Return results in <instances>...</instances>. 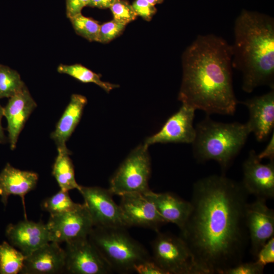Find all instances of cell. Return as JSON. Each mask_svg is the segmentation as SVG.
I'll return each mask as SVG.
<instances>
[{
	"instance_id": "17",
	"label": "cell",
	"mask_w": 274,
	"mask_h": 274,
	"mask_svg": "<svg viewBox=\"0 0 274 274\" xmlns=\"http://www.w3.org/2000/svg\"><path fill=\"white\" fill-rule=\"evenodd\" d=\"M37 107L26 86L10 97L4 108V116L7 120L8 138L11 150H14L19 135L29 115Z\"/></svg>"
},
{
	"instance_id": "30",
	"label": "cell",
	"mask_w": 274,
	"mask_h": 274,
	"mask_svg": "<svg viewBox=\"0 0 274 274\" xmlns=\"http://www.w3.org/2000/svg\"><path fill=\"white\" fill-rule=\"evenodd\" d=\"M264 266L256 261L254 262H241L236 265L228 269L224 274H262Z\"/></svg>"
},
{
	"instance_id": "24",
	"label": "cell",
	"mask_w": 274,
	"mask_h": 274,
	"mask_svg": "<svg viewBox=\"0 0 274 274\" xmlns=\"http://www.w3.org/2000/svg\"><path fill=\"white\" fill-rule=\"evenodd\" d=\"M25 256L6 242L0 244V273H20Z\"/></svg>"
},
{
	"instance_id": "16",
	"label": "cell",
	"mask_w": 274,
	"mask_h": 274,
	"mask_svg": "<svg viewBox=\"0 0 274 274\" xmlns=\"http://www.w3.org/2000/svg\"><path fill=\"white\" fill-rule=\"evenodd\" d=\"M248 109L249 119L246 123L258 142L265 141L274 126V90L241 102Z\"/></svg>"
},
{
	"instance_id": "2",
	"label": "cell",
	"mask_w": 274,
	"mask_h": 274,
	"mask_svg": "<svg viewBox=\"0 0 274 274\" xmlns=\"http://www.w3.org/2000/svg\"><path fill=\"white\" fill-rule=\"evenodd\" d=\"M231 46L214 35L199 36L182 56L178 99L208 115H233L238 101L232 84Z\"/></svg>"
},
{
	"instance_id": "21",
	"label": "cell",
	"mask_w": 274,
	"mask_h": 274,
	"mask_svg": "<svg viewBox=\"0 0 274 274\" xmlns=\"http://www.w3.org/2000/svg\"><path fill=\"white\" fill-rule=\"evenodd\" d=\"M86 98L81 94H73L64 113L58 122L51 138L55 142L57 151H68L66 142L80 121Z\"/></svg>"
},
{
	"instance_id": "19",
	"label": "cell",
	"mask_w": 274,
	"mask_h": 274,
	"mask_svg": "<svg viewBox=\"0 0 274 274\" xmlns=\"http://www.w3.org/2000/svg\"><path fill=\"white\" fill-rule=\"evenodd\" d=\"M38 181V175L32 172L21 170L7 163L0 173V195L6 206L10 195L19 196L25 211L24 196L33 190Z\"/></svg>"
},
{
	"instance_id": "28",
	"label": "cell",
	"mask_w": 274,
	"mask_h": 274,
	"mask_svg": "<svg viewBox=\"0 0 274 274\" xmlns=\"http://www.w3.org/2000/svg\"><path fill=\"white\" fill-rule=\"evenodd\" d=\"M109 9L113 19L125 25L134 21L138 16L132 5L126 0H114Z\"/></svg>"
},
{
	"instance_id": "22",
	"label": "cell",
	"mask_w": 274,
	"mask_h": 274,
	"mask_svg": "<svg viewBox=\"0 0 274 274\" xmlns=\"http://www.w3.org/2000/svg\"><path fill=\"white\" fill-rule=\"evenodd\" d=\"M71 151H58L53 166L52 174L61 190L68 191L80 188L76 182L73 164L69 157Z\"/></svg>"
},
{
	"instance_id": "7",
	"label": "cell",
	"mask_w": 274,
	"mask_h": 274,
	"mask_svg": "<svg viewBox=\"0 0 274 274\" xmlns=\"http://www.w3.org/2000/svg\"><path fill=\"white\" fill-rule=\"evenodd\" d=\"M152 249V259L167 274H202L180 236L158 231Z\"/></svg>"
},
{
	"instance_id": "3",
	"label": "cell",
	"mask_w": 274,
	"mask_h": 274,
	"mask_svg": "<svg viewBox=\"0 0 274 274\" xmlns=\"http://www.w3.org/2000/svg\"><path fill=\"white\" fill-rule=\"evenodd\" d=\"M232 67L243 75L242 88L250 93L261 85L274 87V21L257 12L243 10L234 25Z\"/></svg>"
},
{
	"instance_id": "8",
	"label": "cell",
	"mask_w": 274,
	"mask_h": 274,
	"mask_svg": "<svg viewBox=\"0 0 274 274\" xmlns=\"http://www.w3.org/2000/svg\"><path fill=\"white\" fill-rule=\"evenodd\" d=\"M46 224L50 241L57 243L88 237L94 227L84 203L68 212L50 215Z\"/></svg>"
},
{
	"instance_id": "15",
	"label": "cell",
	"mask_w": 274,
	"mask_h": 274,
	"mask_svg": "<svg viewBox=\"0 0 274 274\" xmlns=\"http://www.w3.org/2000/svg\"><path fill=\"white\" fill-rule=\"evenodd\" d=\"M6 235L11 245L19 249L25 257L50 242L46 224L27 219L9 224Z\"/></svg>"
},
{
	"instance_id": "11",
	"label": "cell",
	"mask_w": 274,
	"mask_h": 274,
	"mask_svg": "<svg viewBox=\"0 0 274 274\" xmlns=\"http://www.w3.org/2000/svg\"><path fill=\"white\" fill-rule=\"evenodd\" d=\"M245 222L248 231L250 252L255 259L261 248L274 236V211L266 200L256 198L247 204Z\"/></svg>"
},
{
	"instance_id": "27",
	"label": "cell",
	"mask_w": 274,
	"mask_h": 274,
	"mask_svg": "<svg viewBox=\"0 0 274 274\" xmlns=\"http://www.w3.org/2000/svg\"><path fill=\"white\" fill-rule=\"evenodd\" d=\"M70 19L77 34L90 42H97L100 27L97 21L83 15L82 13Z\"/></svg>"
},
{
	"instance_id": "38",
	"label": "cell",
	"mask_w": 274,
	"mask_h": 274,
	"mask_svg": "<svg viewBox=\"0 0 274 274\" xmlns=\"http://www.w3.org/2000/svg\"><path fill=\"white\" fill-rule=\"evenodd\" d=\"M150 4L155 6L157 4L162 3L164 0H146Z\"/></svg>"
},
{
	"instance_id": "10",
	"label": "cell",
	"mask_w": 274,
	"mask_h": 274,
	"mask_svg": "<svg viewBox=\"0 0 274 274\" xmlns=\"http://www.w3.org/2000/svg\"><path fill=\"white\" fill-rule=\"evenodd\" d=\"M64 270L72 274H107L112 272L88 237L65 243Z\"/></svg>"
},
{
	"instance_id": "23",
	"label": "cell",
	"mask_w": 274,
	"mask_h": 274,
	"mask_svg": "<svg viewBox=\"0 0 274 274\" xmlns=\"http://www.w3.org/2000/svg\"><path fill=\"white\" fill-rule=\"evenodd\" d=\"M57 71L60 73L72 76L83 83H94L108 93L118 87V85L102 81L100 75L80 64L71 65L60 64L57 67Z\"/></svg>"
},
{
	"instance_id": "31",
	"label": "cell",
	"mask_w": 274,
	"mask_h": 274,
	"mask_svg": "<svg viewBox=\"0 0 274 274\" xmlns=\"http://www.w3.org/2000/svg\"><path fill=\"white\" fill-rule=\"evenodd\" d=\"M255 259L257 263L264 267L274 262V236L261 248Z\"/></svg>"
},
{
	"instance_id": "25",
	"label": "cell",
	"mask_w": 274,
	"mask_h": 274,
	"mask_svg": "<svg viewBox=\"0 0 274 274\" xmlns=\"http://www.w3.org/2000/svg\"><path fill=\"white\" fill-rule=\"evenodd\" d=\"M25 86L16 71L0 64V98L13 96Z\"/></svg>"
},
{
	"instance_id": "9",
	"label": "cell",
	"mask_w": 274,
	"mask_h": 274,
	"mask_svg": "<svg viewBox=\"0 0 274 274\" xmlns=\"http://www.w3.org/2000/svg\"><path fill=\"white\" fill-rule=\"evenodd\" d=\"M78 191L83 197L94 226L127 228L120 207L109 189L80 185Z\"/></svg>"
},
{
	"instance_id": "35",
	"label": "cell",
	"mask_w": 274,
	"mask_h": 274,
	"mask_svg": "<svg viewBox=\"0 0 274 274\" xmlns=\"http://www.w3.org/2000/svg\"><path fill=\"white\" fill-rule=\"evenodd\" d=\"M274 133L272 132V136L266 146L265 148L260 153L257 157L260 160L263 159H268L269 161L274 160Z\"/></svg>"
},
{
	"instance_id": "5",
	"label": "cell",
	"mask_w": 274,
	"mask_h": 274,
	"mask_svg": "<svg viewBox=\"0 0 274 274\" xmlns=\"http://www.w3.org/2000/svg\"><path fill=\"white\" fill-rule=\"evenodd\" d=\"M88 238L112 271L129 273L136 264L151 258L125 228L94 226Z\"/></svg>"
},
{
	"instance_id": "4",
	"label": "cell",
	"mask_w": 274,
	"mask_h": 274,
	"mask_svg": "<svg viewBox=\"0 0 274 274\" xmlns=\"http://www.w3.org/2000/svg\"><path fill=\"white\" fill-rule=\"evenodd\" d=\"M192 143L194 158L203 162L213 160L226 171L244 147L251 131L246 123H224L209 116L197 124Z\"/></svg>"
},
{
	"instance_id": "37",
	"label": "cell",
	"mask_w": 274,
	"mask_h": 274,
	"mask_svg": "<svg viewBox=\"0 0 274 274\" xmlns=\"http://www.w3.org/2000/svg\"><path fill=\"white\" fill-rule=\"evenodd\" d=\"M4 108L0 105V143H4L6 141L3 128L2 125V118L4 116Z\"/></svg>"
},
{
	"instance_id": "29",
	"label": "cell",
	"mask_w": 274,
	"mask_h": 274,
	"mask_svg": "<svg viewBox=\"0 0 274 274\" xmlns=\"http://www.w3.org/2000/svg\"><path fill=\"white\" fill-rule=\"evenodd\" d=\"M126 25L114 19L100 25L97 42L106 44L120 36L124 31Z\"/></svg>"
},
{
	"instance_id": "26",
	"label": "cell",
	"mask_w": 274,
	"mask_h": 274,
	"mask_svg": "<svg viewBox=\"0 0 274 274\" xmlns=\"http://www.w3.org/2000/svg\"><path fill=\"white\" fill-rule=\"evenodd\" d=\"M79 203L74 202L68 194V191L60 190L56 194L45 199L42 203V208L49 212L50 215L71 211Z\"/></svg>"
},
{
	"instance_id": "20",
	"label": "cell",
	"mask_w": 274,
	"mask_h": 274,
	"mask_svg": "<svg viewBox=\"0 0 274 274\" xmlns=\"http://www.w3.org/2000/svg\"><path fill=\"white\" fill-rule=\"evenodd\" d=\"M143 194L154 203L167 223L176 224L180 230L183 228L192 209L190 201L170 192L156 193L150 190Z\"/></svg>"
},
{
	"instance_id": "1",
	"label": "cell",
	"mask_w": 274,
	"mask_h": 274,
	"mask_svg": "<svg viewBox=\"0 0 274 274\" xmlns=\"http://www.w3.org/2000/svg\"><path fill=\"white\" fill-rule=\"evenodd\" d=\"M247 193L241 182L214 175L194 183L192 209L180 230L202 274H224L243 261L249 243Z\"/></svg>"
},
{
	"instance_id": "6",
	"label": "cell",
	"mask_w": 274,
	"mask_h": 274,
	"mask_svg": "<svg viewBox=\"0 0 274 274\" xmlns=\"http://www.w3.org/2000/svg\"><path fill=\"white\" fill-rule=\"evenodd\" d=\"M148 148L144 144L135 148L114 173L108 189L113 195L145 193L150 190L151 161Z\"/></svg>"
},
{
	"instance_id": "12",
	"label": "cell",
	"mask_w": 274,
	"mask_h": 274,
	"mask_svg": "<svg viewBox=\"0 0 274 274\" xmlns=\"http://www.w3.org/2000/svg\"><path fill=\"white\" fill-rule=\"evenodd\" d=\"M120 197L119 206L127 227H142L158 232L167 223L154 203L143 193H129Z\"/></svg>"
},
{
	"instance_id": "18",
	"label": "cell",
	"mask_w": 274,
	"mask_h": 274,
	"mask_svg": "<svg viewBox=\"0 0 274 274\" xmlns=\"http://www.w3.org/2000/svg\"><path fill=\"white\" fill-rule=\"evenodd\" d=\"M65 252L59 243L50 242L25 257L23 274H52L64 270Z\"/></svg>"
},
{
	"instance_id": "36",
	"label": "cell",
	"mask_w": 274,
	"mask_h": 274,
	"mask_svg": "<svg viewBox=\"0 0 274 274\" xmlns=\"http://www.w3.org/2000/svg\"><path fill=\"white\" fill-rule=\"evenodd\" d=\"M114 0H90L88 7L99 9L110 8Z\"/></svg>"
},
{
	"instance_id": "34",
	"label": "cell",
	"mask_w": 274,
	"mask_h": 274,
	"mask_svg": "<svg viewBox=\"0 0 274 274\" xmlns=\"http://www.w3.org/2000/svg\"><path fill=\"white\" fill-rule=\"evenodd\" d=\"M90 0H65L66 14L68 18L81 13L82 9L88 6Z\"/></svg>"
},
{
	"instance_id": "32",
	"label": "cell",
	"mask_w": 274,
	"mask_h": 274,
	"mask_svg": "<svg viewBox=\"0 0 274 274\" xmlns=\"http://www.w3.org/2000/svg\"><path fill=\"white\" fill-rule=\"evenodd\" d=\"M132 6L138 16L149 21L157 12V9L146 0H134Z\"/></svg>"
},
{
	"instance_id": "14",
	"label": "cell",
	"mask_w": 274,
	"mask_h": 274,
	"mask_svg": "<svg viewBox=\"0 0 274 274\" xmlns=\"http://www.w3.org/2000/svg\"><path fill=\"white\" fill-rule=\"evenodd\" d=\"M195 109L182 104L179 110L170 116L161 129L148 138L144 144L147 146L156 143L192 144L196 134L193 126Z\"/></svg>"
},
{
	"instance_id": "33",
	"label": "cell",
	"mask_w": 274,
	"mask_h": 274,
	"mask_svg": "<svg viewBox=\"0 0 274 274\" xmlns=\"http://www.w3.org/2000/svg\"><path fill=\"white\" fill-rule=\"evenodd\" d=\"M133 271L139 274H167L152 258L134 266Z\"/></svg>"
},
{
	"instance_id": "13",
	"label": "cell",
	"mask_w": 274,
	"mask_h": 274,
	"mask_svg": "<svg viewBox=\"0 0 274 274\" xmlns=\"http://www.w3.org/2000/svg\"><path fill=\"white\" fill-rule=\"evenodd\" d=\"M242 185L249 195L265 200L274 198V160L263 164L251 150L243 165Z\"/></svg>"
}]
</instances>
